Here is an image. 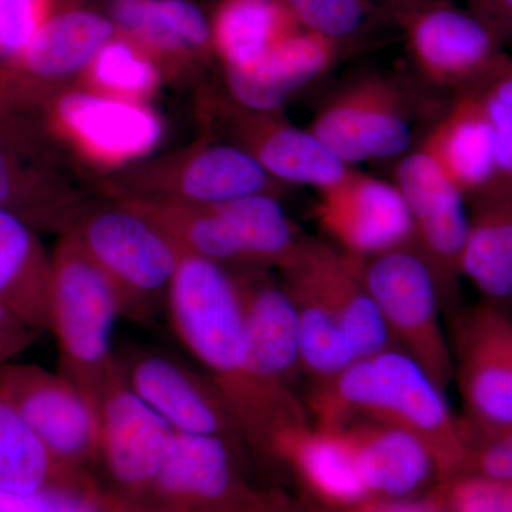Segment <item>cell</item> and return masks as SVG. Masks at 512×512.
Returning <instances> with one entry per match:
<instances>
[{
  "label": "cell",
  "instance_id": "40",
  "mask_svg": "<svg viewBox=\"0 0 512 512\" xmlns=\"http://www.w3.org/2000/svg\"><path fill=\"white\" fill-rule=\"evenodd\" d=\"M40 333L0 308V365L28 349Z\"/></svg>",
  "mask_w": 512,
  "mask_h": 512
},
{
  "label": "cell",
  "instance_id": "45",
  "mask_svg": "<svg viewBox=\"0 0 512 512\" xmlns=\"http://www.w3.org/2000/svg\"><path fill=\"white\" fill-rule=\"evenodd\" d=\"M508 336H510V345H511V350H512V319L510 322V329H508Z\"/></svg>",
  "mask_w": 512,
  "mask_h": 512
},
{
  "label": "cell",
  "instance_id": "42",
  "mask_svg": "<svg viewBox=\"0 0 512 512\" xmlns=\"http://www.w3.org/2000/svg\"><path fill=\"white\" fill-rule=\"evenodd\" d=\"M359 512H446V507H444L443 491L440 488L433 497L376 501Z\"/></svg>",
  "mask_w": 512,
  "mask_h": 512
},
{
  "label": "cell",
  "instance_id": "35",
  "mask_svg": "<svg viewBox=\"0 0 512 512\" xmlns=\"http://www.w3.org/2000/svg\"><path fill=\"white\" fill-rule=\"evenodd\" d=\"M0 512H144V508L87 473L72 483L35 493H0Z\"/></svg>",
  "mask_w": 512,
  "mask_h": 512
},
{
  "label": "cell",
  "instance_id": "18",
  "mask_svg": "<svg viewBox=\"0 0 512 512\" xmlns=\"http://www.w3.org/2000/svg\"><path fill=\"white\" fill-rule=\"evenodd\" d=\"M208 123L220 124L229 143L241 147L278 183L311 185L325 190L350 167L323 146L311 131L292 126L282 111L262 113L232 100L207 99Z\"/></svg>",
  "mask_w": 512,
  "mask_h": 512
},
{
  "label": "cell",
  "instance_id": "33",
  "mask_svg": "<svg viewBox=\"0 0 512 512\" xmlns=\"http://www.w3.org/2000/svg\"><path fill=\"white\" fill-rule=\"evenodd\" d=\"M214 205L234 228L251 268L279 271L301 247L303 235L275 195H248Z\"/></svg>",
  "mask_w": 512,
  "mask_h": 512
},
{
  "label": "cell",
  "instance_id": "14",
  "mask_svg": "<svg viewBox=\"0 0 512 512\" xmlns=\"http://www.w3.org/2000/svg\"><path fill=\"white\" fill-rule=\"evenodd\" d=\"M50 141L39 123L0 126V210L59 237L87 200L59 167Z\"/></svg>",
  "mask_w": 512,
  "mask_h": 512
},
{
  "label": "cell",
  "instance_id": "1",
  "mask_svg": "<svg viewBox=\"0 0 512 512\" xmlns=\"http://www.w3.org/2000/svg\"><path fill=\"white\" fill-rule=\"evenodd\" d=\"M165 308L175 335L227 403L248 450L271 458L284 431L312 423L309 413L279 403L252 377L234 269L184 254Z\"/></svg>",
  "mask_w": 512,
  "mask_h": 512
},
{
  "label": "cell",
  "instance_id": "2",
  "mask_svg": "<svg viewBox=\"0 0 512 512\" xmlns=\"http://www.w3.org/2000/svg\"><path fill=\"white\" fill-rule=\"evenodd\" d=\"M305 404L313 424L323 429L366 420L414 434L433 454L441 484L463 474L468 451L463 419L451 410L446 390L403 350L360 357L338 375L312 383Z\"/></svg>",
  "mask_w": 512,
  "mask_h": 512
},
{
  "label": "cell",
  "instance_id": "30",
  "mask_svg": "<svg viewBox=\"0 0 512 512\" xmlns=\"http://www.w3.org/2000/svg\"><path fill=\"white\" fill-rule=\"evenodd\" d=\"M279 272L298 316L303 375L311 383L338 375L356 360L338 316L311 276L296 262H289Z\"/></svg>",
  "mask_w": 512,
  "mask_h": 512
},
{
  "label": "cell",
  "instance_id": "26",
  "mask_svg": "<svg viewBox=\"0 0 512 512\" xmlns=\"http://www.w3.org/2000/svg\"><path fill=\"white\" fill-rule=\"evenodd\" d=\"M340 45L301 29L244 72H225L231 100L248 110L282 111L286 101L335 63Z\"/></svg>",
  "mask_w": 512,
  "mask_h": 512
},
{
  "label": "cell",
  "instance_id": "38",
  "mask_svg": "<svg viewBox=\"0 0 512 512\" xmlns=\"http://www.w3.org/2000/svg\"><path fill=\"white\" fill-rule=\"evenodd\" d=\"M446 512H512V484L460 476L441 484Z\"/></svg>",
  "mask_w": 512,
  "mask_h": 512
},
{
  "label": "cell",
  "instance_id": "5",
  "mask_svg": "<svg viewBox=\"0 0 512 512\" xmlns=\"http://www.w3.org/2000/svg\"><path fill=\"white\" fill-rule=\"evenodd\" d=\"M275 181L251 154L232 143L200 138L191 146L146 158L104 175L101 195L109 200H163L214 205L255 194L278 195Z\"/></svg>",
  "mask_w": 512,
  "mask_h": 512
},
{
  "label": "cell",
  "instance_id": "27",
  "mask_svg": "<svg viewBox=\"0 0 512 512\" xmlns=\"http://www.w3.org/2000/svg\"><path fill=\"white\" fill-rule=\"evenodd\" d=\"M52 254L39 232L0 210V308L42 333L49 330Z\"/></svg>",
  "mask_w": 512,
  "mask_h": 512
},
{
  "label": "cell",
  "instance_id": "17",
  "mask_svg": "<svg viewBox=\"0 0 512 512\" xmlns=\"http://www.w3.org/2000/svg\"><path fill=\"white\" fill-rule=\"evenodd\" d=\"M245 348L256 384L289 409L308 412L296 394L303 375L298 316L281 279L268 269H237ZM305 376V375H303Z\"/></svg>",
  "mask_w": 512,
  "mask_h": 512
},
{
  "label": "cell",
  "instance_id": "3",
  "mask_svg": "<svg viewBox=\"0 0 512 512\" xmlns=\"http://www.w3.org/2000/svg\"><path fill=\"white\" fill-rule=\"evenodd\" d=\"M64 232L109 279L123 318L148 322L167 306L184 251L156 222L123 201H86Z\"/></svg>",
  "mask_w": 512,
  "mask_h": 512
},
{
  "label": "cell",
  "instance_id": "44",
  "mask_svg": "<svg viewBox=\"0 0 512 512\" xmlns=\"http://www.w3.org/2000/svg\"><path fill=\"white\" fill-rule=\"evenodd\" d=\"M384 8L392 15L393 19L402 15L407 9L413 8L420 0H382Z\"/></svg>",
  "mask_w": 512,
  "mask_h": 512
},
{
  "label": "cell",
  "instance_id": "28",
  "mask_svg": "<svg viewBox=\"0 0 512 512\" xmlns=\"http://www.w3.org/2000/svg\"><path fill=\"white\" fill-rule=\"evenodd\" d=\"M461 276L483 295L484 303L512 306V197L478 198L470 215Z\"/></svg>",
  "mask_w": 512,
  "mask_h": 512
},
{
  "label": "cell",
  "instance_id": "29",
  "mask_svg": "<svg viewBox=\"0 0 512 512\" xmlns=\"http://www.w3.org/2000/svg\"><path fill=\"white\" fill-rule=\"evenodd\" d=\"M210 22L214 53L225 72L251 69L302 29L281 0H220Z\"/></svg>",
  "mask_w": 512,
  "mask_h": 512
},
{
  "label": "cell",
  "instance_id": "11",
  "mask_svg": "<svg viewBox=\"0 0 512 512\" xmlns=\"http://www.w3.org/2000/svg\"><path fill=\"white\" fill-rule=\"evenodd\" d=\"M97 466L104 483L131 500L143 501L163 470L177 433L128 386L123 367L97 399Z\"/></svg>",
  "mask_w": 512,
  "mask_h": 512
},
{
  "label": "cell",
  "instance_id": "37",
  "mask_svg": "<svg viewBox=\"0 0 512 512\" xmlns=\"http://www.w3.org/2000/svg\"><path fill=\"white\" fill-rule=\"evenodd\" d=\"M60 0H0V66L22 55Z\"/></svg>",
  "mask_w": 512,
  "mask_h": 512
},
{
  "label": "cell",
  "instance_id": "9",
  "mask_svg": "<svg viewBox=\"0 0 512 512\" xmlns=\"http://www.w3.org/2000/svg\"><path fill=\"white\" fill-rule=\"evenodd\" d=\"M117 33L110 16L60 0L22 55L0 66V92L33 117L50 97L73 87Z\"/></svg>",
  "mask_w": 512,
  "mask_h": 512
},
{
  "label": "cell",
  "instance_id": "4",
  "mask_svg": "<svg viewBox=\"0 0 512 512\" xmlns=\"http://www.w3.org/2000/svg\"><path fill=\"white\" fill-rule=\"evenodd\" d=\"M120 318L113 285L76 239L63 232L52 252L49 330L59 348V372L94 403L120 370L113 349Z\"/></svg>",
  "mask_w": 512,
  "mask_h": 512
},
{
  "label": "cell",
  "instance_id": "43",
  "mask_svg": "<svg viewBox=\"0 0 512 512\" xmlns=\"http://www.w3.org/2000/svg\"><path fill=\"white\" fill-rule=\"evenodd\" d=\"M32 123H36L32 116L20 110L0 92V126L20 127Z\"/></svg>",
  "mask_w": 512,
  "mask_h": 512
},
{
  "label": "cell",
  "instance_id": "21",
  "mask_svg": "<svg viewBox=\"0 0 512 512\" xmlns=\"http://www.w3.org/2000/svg\"><path fill=\"white\" fill-rule=\"evenodd\" d=\"M110 18L156 60L164 79H181L215 56L210 19L191 0H114Z\"/></svg>",
  "mask_w": 512,
  "mask_h": 512
},
{
  "label": "cell",
  "instance_id": "16",
  "mask_svg": "<svg viewBox=\"0 0 512 512\" xmlns=\"http://www.w3.org/2000/svg\"><path fill=\"white\" fill-rule=\"evenodd\" d=\"M309 131L349 167L402 156L413 140L406 97L382 77H366L333 96Z\"/></svg>",
  "mask_w": 512,
  "mask_h": 512
},
{
  "label": "cell",
  "instance_id": "12",
  "mask_svg": "<svg viewBox=\"0 0 512 512\" xmlns=\"http://www.w3.org/2000/svg\"><path fill=\"white\" fill-rule=\"evenodd\" d=\"M511 313L488 303L458 312L450 342L466 417L476 433L512 427Z\"/></svg>",
  "mask_w": 512,
  "mask_h": 512
},
{
  "label": "cell",
  "instance_id": "34",
  "mask_svg": "<svg viewBox=\"0 0 512 512\" xmlns=\"http://www.w3.org/2000/svg\"><path fill=\"white\" fill-rule=\"evenodd\" d=\"M163 80L156 60L136 42L117 33L101 47L74 86L111 99L150 104Z\"/></svg>",
  "mask_w": 512,
  "mask_h": 512
},
{
  "label": "cell",
  "instance_id": "31",
  "mask_svg": "<svg viewBox=\"0 0 512 512\" xmlns=\"http://www.w3.org/2000/svg\"><path fill=\"white\" fill-rule=\"evenodd\" d=\"M117 201L126 202L160 225L184 254L207 259L234 271L252 269L234 228L217 205L163 200Z\"/></svg>",
  "mask_w": 512,
  "mask_h": 512
},
{
  "label": "cell",
  "instance_id": "19",
  "mask_svg": "<svg viewBox=\"0 0 512 512\" xmlns=\"http://www.w3.org/2000/svg\"><path fill=\"white\" fill-rule=\"evenodd\" d=\"M315 217L330 244L355 259L414 247L412 215L396 184L349 173L319 191Z\"/></svg>",
  "mask_w": 512,
  "mask_h": 512
},
{
  "label": "cell",
  "instance_id": "13",
  "mask_svg": "<svg viewBox=\"0 0 512 512\" xmlns=\"http://www.w3.org/2000/svg\"><path fill=\"white\" fill-rule=\"evenodd\" d=\"M0 392L60 463L84 471L97 466V406L72 380L35 365H6Z\"/></svg>",
  "mask_w": 512,
  "mask_h": 512
},
{
  "label": "cell",
  "instance_id": "36",
  "mask_svg": "<svg viewBox=\"0 0 512 512\" xmlns=\"http://www.w3.org/2000/svg\"><path fill=\"white\" fill-rule=\"evenodd\" d=\"M302 29L339 43L365 30L372 18V0H281Z\"/></svg>",
  "mask_w": 512,
  "mask_h": 512
},
{
  "label": "cell",
  "instance_id": "25",
  "mask_svg": "<svg viewBox=\"0 0 512 512\" xmlns=\"http://www.w3.org/2000/svg\"><path fill=\"white\" fill-rule=\"evenodd\" d=\"M420 148L440 165L464 198L477 200L493 187L497 175V141L477 89L461 94L431 128Z\"/></svg>",
  "mask_w": 512,
  "mask_h": 512
},
{
  "label": "cell",
  "instance_id": "20",
  "mask_svg": "<svg viewBox=\"0 0 512 512\" xmlns=\"http://www.w3.org/2000/svg\"><path fill=\"white\" fill-rule=\"evenodd\" d=\"M133 392L183 436L217 437L241 453L248 447L227 403L210 377L160 352H134L120 359Z\"/></svg>",
  "mask_w": 512,
  "mask_h": 512
},
{
  "label": "cell",
  "instance_id": "10",
  "mask_svg": "<svg viewBox=\"0 0 512 512\" xmlns=\"http://www.w3.org/2000/svg\"><path fill=\"white\" fill-rule=\"evenodd\" d=\"M417 70L436 86L474 89L503 62L501 37L477 13L420 0L394 19Z\"/></svg>",
  "mask_w": 512,
  "mask_h": 512
},
{
  "label": "cell",
  "instance_id": "8",
  "mask_svg": "<svg viewBox=\"0 0 512 512\" xmlns=\"http://www.w3.org/2000/svg\"><path fill=\"white\" fill-rule=\"evenodd\" d=\"M244 453L217 437L177 434L150 493V512H298L284 494L249 483Z\"/></svg>",
  "mask_w": 512,
  "mask_h": 512
},
{
  "label": "cell",
  "instance_id": "39",
  "mask_svg": "<svg viewBox=\"0 0 512 512\" xmlns=\"http://www.w3.org/2000/svg\"><path fill=\"white\" fill-rule=\"evenodd\" d=\"M466 430L468 451L461 476L485 477L512 484V427L491 433H476L467 427Z\"/></svg>",
  "mask_w": 512,
  "mask_h": 512
},
{
  "label": "cell",
  "instance_id": "15",
  "mask_svg": "<svg viewBox=\"0 0 512 512\" xmlns=\"http://www.w3.org/2000/svg\"><path fill=\"white\" fill-rule=\"evenodd\" d=\"M414 228V248L426 259L443 306L454 305L460 289L461 256L466 245L470 215L464 195L426 151H413L394 173Z\"/></svg>",
  "mask_w": 512,
  "mask_h": 512
},
{
  "label": "cell",
  "instance_id": "24",
  "mask_svg": "<svg viewBox=\"0 0 512 512\" xmlns=\"http://www.w3.org/2000/svg\"><path fill=\"white\" fill-rule=\"evenodd\" d=\"M289 262L305 269L325 296L345 330L356 359L396 348L372 295L348 255L330 242L303 237L301 247Z\"/></svg>",
  "mask_w": 512,
  "mask_h": 512
},
{
  "label": "cell",
  "instance_id": "32",
  "mask_svg": "<svg viewBox=\"0 0 512 512\" xmlns=\"http://www.w3.org/2000/svg\"><path fill=\"white\" fill-rule=\"evenodd\" d=\"M92 471L60 463L0 392V493L25 494L72 483Z\"/></svg>",
  "mask_w": 512,
  "mask_h": 512
},
{
  "label": "cell",
  "instance_id": "7",
  "mask_svg": "<svg viewBox=\"0 0 512 512\" xmlns=\"http://www.w3.org/2000/svg\"><path fill=\"white\" fill-rule=\"evenodd\" d=\"M350 259L396 348L416 360L446 390L454 380L453 355L441 325L439 286L426 259L414 247Z\"/></svg>",
  "mask_w": 512,
  "mask_h": 512
},
{
  "label": "cell",
  "instance_id": "6",
  "mask_svg": "<svg viewBox=\"0 0 512 512\" xmlns=\"http://www.w3.org/2000/svg\"><path fill=\"white\" fill-rule=\"evenodd\" d=\"M47 137L104 175L146 160L164 137V121L150 104L69 87L33 113Z\"/></svg>",
  "mask_w": 512,
  "mask_h": 512
},
{
  "label": "cell",
  "instance_id": "22",
  "mask_svg": "<svg viewBox=\"0 0 512 512\" xmlns=\"http://www.w3.org/2000/svg\"><path fill=\"white\" fill-rule=\"evenodd\" d=\"M357 470L375 501L417 498L440 471L429 447L412 433L376 421L357 420L338 427Z\"/></svg>",
  "mask_w": 512,
  "mask_h": 512
},
{
  "label": "cell",
  "instance_id": "23",
  "mask_svg": "<svg viewBox=\"0 0 512 512\" xmlns=\"http://www.w3.org/2000/svg\"><path fill=\"white\" fill-rule=\"evenodd\" d=\"M271 460L288 467L306 493L326 507L359 512L376 503L336 429L313 423L292 427L276 439Z\"/></svg>",
  "mask_w": 512,
  "mask_h": 512
},
{
  "label": "cell",
  "instance_id": "41",
  "mask_svg": "<svg viewBox=\"0 0 512 512\" xmlns=\"http://www.w3.org/2000/svg\"><path fill=\"white\" fill-rule=\"evenodd\" d=\"M474 13L484 19L495 32L512 37V0H471Z\"/></svg>",
  "mask_w": 512,
  "mask_h": 512
}]
</instances>
